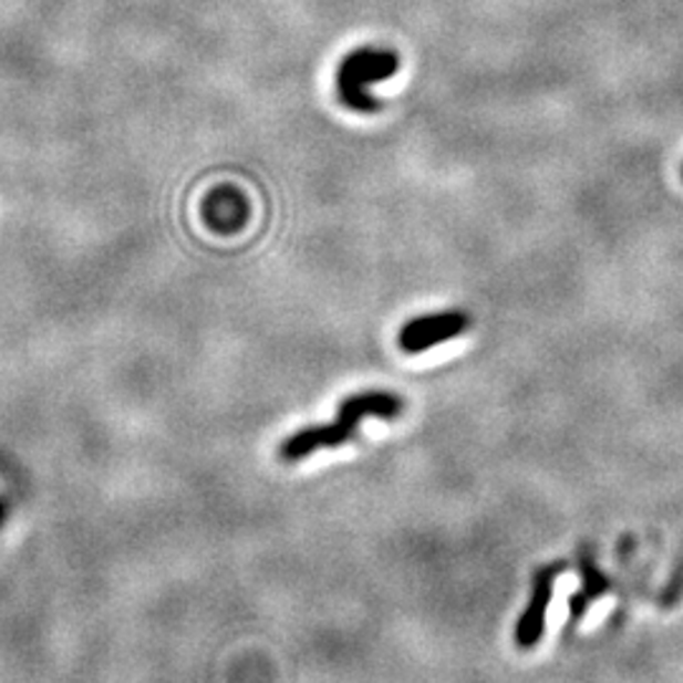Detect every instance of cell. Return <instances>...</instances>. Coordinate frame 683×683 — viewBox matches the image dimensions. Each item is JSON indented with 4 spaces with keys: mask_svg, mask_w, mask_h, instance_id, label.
Segmentation results:
<instances>
[{
    "mask_svg": "<svg viewBox=\"0 0 683 683\" xmlns=\"http://www.w3.org/2000/svg\"><path fill=\"white\" fill-rule=\"evenodd\" d=\"M397 69H401V59L390 49H354L337 66V96L352 112L375 114L383 104L370 94V86L393 79Z\"/></svg>",
    "mask_w": 683,
    "mask_h": 683,
    "instance_id": "2",
    "label": "cell"
},
{
    "mask_svg": "<svg viewBox=\"0 0 683 683\" xmlns=\"http://www.w3.org/2000/svg\"><path fill=\"white\" fill-rule=\"evenodd\" d=\"M681 177H683V167H681Z\"/></svg>",
    "mask_w": 683,
    "mask_h": 683,
    "instance_id": "9",
    "label": "cell"
},
{
    "mask_svg": "<svg viewBox=\"0 0 683 683\" xmlns=\"http://www.w3.org/2000/svg\"><path fill=\"white\" fill-rule=\"evenodd\" d=\"M472 327V317L460 309H451V312H436L428 317H415L411 322H405L397 332V348L407 354H418L436 344H443L448 340L464 334Z\"/></svg>",
    "mask_w": 683,
    "mask_h": 683,
    "instance_id": "3",
    "label": "cell"
},
{
    "mask_svg": "<svg viewBox=\"0 0 683 683\" xmlns=\"http://www.w3.org/2000/svg\"><path fill=\"white\" fill-rule=\"evenodd\" d=\"M580 575H582V588L575 592L570 600V615L572 623H578V620L588 613V608L596 602L600 596H606V592L613 588L610 580L598 570L596 557H592L590 549H582L580 555Z\"/></svg>",
    "mask_w": 683,
    "mask_h": 683,
    "instance_id": "6",
    "label": "cell"
},
{
    "mask_svg": "<svg viewBox=\"0 0 683 683\" xmlns=\"http://www.w3.org/2000/svg\"><path fill=\"white\" fill-rule=\"evenodd\" d=\"M206 220L218 234H236L248 220V203L236 188H218L206 200Z\"/></svg>",
    "mask_w": 683,
    "mask_h": 683,
    "instance_id": "5",
    "label": "cell"
},
{
    "mask_svg": "<svg viewBox=\"0 0 683 683\" xmlns=\"http://www.w3.org/2000/svg\"><path fill=\"white\" fill-rule=\"evenodd\" d=\"M405 403L395 393H385V390H368V393H358L340 403L337 411V421L330 425H312V428H301L294 436H289L279 446V456L287 464H294L307 456H312L317 448H337L342 443L354 438V431L365 418L380 421H395L403 413Z\"/></svg>",
    "mask_w": 683,
    "mask_h": 683,
    "instance_id": "1",
    "label": "cell"
},
{
    "mask_svg": "<svg viewBox=\"0 0 683 683\" xmlns=\"http://www.w3.org/2000/svg\"><path fill=\"white\" fill-rule=\"evenodd\" d=\"M565 567H567L565 562L545 565V567H539V570L535 572V578H531V598L527 602L525 613H521L517 620V628H514V641H517L521 651L535 649V645L542 641L547 608H549V602H552L555 582L565 572Z\"/></svg>",
    "mask_w": 683,
    "mask_h": 683,
    "instance_id": "4",
    "label": "cell"
},
{
    "mask_svg": "<svg viewBox=\"0 0 683 683\" xmlns=\"http://www.w3.org/2000/svg\"><path fill=\"white\" fill-rule=\"evenodd\" d=\"M6 514H8V507H6V501H0V527H3V521H6Z\"/></svg>",
    "mask_w": 683,
    "mask_h": 683,
    "instance_id": "8",
    "label": "cell"
},
{
    "mask_svg": "<svg viewBox=\"0 0 683 683\" xmlns=\"http://www.w3.org/2000/svg\"><path fill=\"white\" fill-rule=\"evenodd\" d=\"M683 598V555L679 557L676 567H673L671 580L666 584V590H663L661 596V608H673L679 606V600Z\"/></svg>",
    "mask_w": 683,
    "mask_h": 683,
    "instance_id": "7",
    "label": "cell"
}]
</instances>
